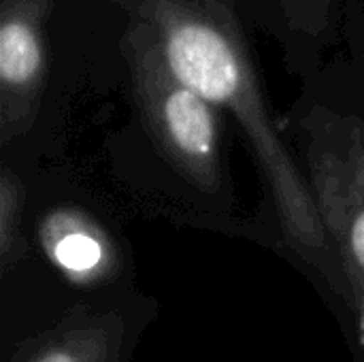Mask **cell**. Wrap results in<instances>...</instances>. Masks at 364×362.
Masks as SVG:
<instances>
[{
    "label": "cell",
    "mask_w": 364,
    "mask_h": 362,
    "mask_svg": "<svg viewBox=\"0 0 364 362\" xmlns=\"http://www.w3.org/2000/svg\"><path fill=\"white\" fill-rule=\"evenodd\" d=\"M168 68L243 128L288 239L318 262L333 252L307 177L282 143L232 11L220 0H141L134 9Z\"/></svg>",
    "instance_id": "cell-1"
},
{
    "label": "cell",
    "mask_w": 364,
    "mask_h": 362,
    "mask_svg": "<svg viewBox=\"0 0 364 362\" xmlns=\"http://www.w3.org/2000/svg\"><path fill=\"white\" fill-rule=\"evenodd\" d=\"M122 53L143 124L166 160L198 190L222 186L218 109L188 87L164 62L147 26L132 15Z\"/></svg>",
    "instance_id": "cell-2"
},
{
    "label": "cell",
    "mask_w": 364,
    "mask_h": 362,
    "mask_svg": "<svg viewBox=\"0 0 364 362\" xmlns=\"http://www.w3.org/2000/svg\"><path fill=\"white\" fill-rule=\"evenodd\" d=\"M301 134L318 215L358 294L364 290V119L318 105L303 115Z\"/></svg>",
    "instance_id": "cell-3"
},
{
    "label": "cell",
    "mask_w": 364,
    "mask_h": 362,
    "mask_svg": "<svg viewBox=\"0 0 364 362\" xmlns=\"http://www.w3.org/2000/svg\"><path fill=\"white\" fill-rule=\"evenodd\" d=\"M53 0H0V141L26 134L47 81V21Z\"/></svg>",
    "instance_id": "cell-4"
},
{
    "label": "cell",
    "mask_w": 364,
    "mask_h": 362,
    "mask_svg": "<svg viewBox=\"0 0 364 362\" xmlns=\"http://www.w3.org/2000/svg\"><path fill=\"white\" fill-rule=\"evenodd\" d=\"M126 326L115 312H75L23 346L13 362H117Z\"/></svg>",
    "instance_id": "cell-5"
},
{
    "label": "cell",
    "mask_w": 364,
    "mask_h": 362,
    "mask_svg": "<svg viewBox=\"0 0 364 362\" xmlns=\"http://www.w3.org/2000/svg\"><path fill=\"white\" fill-rule=\"evenodd\" d=\"M49 260L75 282H98L115 267L113 247L92 220L77 211H55L41 228Z\"/></svg>",
    "instance_id": "cell-6"
},
{
    "label": "cell",
    "mask_w": 364,
    "mask_h": 362,
    "mask_svg": "<svg viewBox=\"0 0 364 362\" xmlns=\"http://www.w3.org/2000/svg\"><path fill=\"white\" fill-rule=\"evenodd\" d=\"M23 201L26 188L21 179L11 171H0V269L9 273L26 252L23 243Z\"/></svg>",
    "instance_id": "cell-7"
},
{
    "label": "cell",
    "mask_w": 364,
    "mask_h": 362,
    "mask_svg": "<svg viewBox=\"0 0 364 362\" xmlns=\"http://www.w3.org/2000/svg\"><path fill=\"white\" fill-rule=\"evenodd\" d=\"M290 23L309 34H320L328 23L331 0H279Z\"/></svg>",
    "instance_id": "cell-8"
},
{
    "label": "cell",
    "mask_w": 364,
    "mask_h": 362,
    "mask_svg": "<svg viewBox=\"0 0 364 362\" xmlns=\"http://www.w3.org/2000/svg\"><path fill=\"white\" fill-rule=\"evenodd\" d=\"M356 299H358V331H360V341H363L364 350V290L356 294Z\"/></svg>",
    "instance_id": "cell-9"
}]
</instances>
